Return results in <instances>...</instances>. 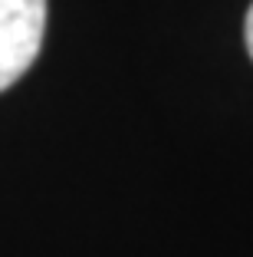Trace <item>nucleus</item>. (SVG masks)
<instances>
[{"mask_svg":"<svg viewBox=\"0 0 253 257\" xmlns=\"http://www.w3.org/2000/svg\"><path fill=\"white\" fill-rule=\"evenodd\" d=\"M46 33V0H0V92L33 66Z\"/></svg>","mask_w":253,"mask_h":257,"instance_id":"nucleus-1","label":"nucleus"},{"mask_svg":"<svg viewBox=\"0 0 253 257\" xmlns=\"http://www.w3.org/2000/svg\"><path fill=\"white\" fill-rule=\"evenodd\" d=\"M243 40H246V53H250V60H253V4H250L246 20H243Z\"/></svg>","mask_w":253,"mask_h":257,"instance_id":"nucleus-2","label":"nucleus"}]
</instances>
